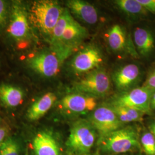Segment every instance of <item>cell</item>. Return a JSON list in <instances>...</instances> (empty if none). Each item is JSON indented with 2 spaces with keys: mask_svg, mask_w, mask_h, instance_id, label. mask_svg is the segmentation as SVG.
<instances>
[{
  "mask_svg": "<svg viewBox=\"0 0 155 155\" xmlns=\"http://www.w3.org/2000/svg\"><path fill=\"white\" fill-rule=\"evenodd\" d=\"M74 50L64 46L52 47L30 58L29 66L33 71L45 77H52L59 72L63 62Z\"/></svg>",
  "mask_w": 155,
  "mask_h": 155,
  "instance_id": "cell-1",
  "label": "cell"
},
{
  "mask_svg": "<svg viewBox=\"0 0 155 155\" xmlns=\"http://www.w3.org/2000/svg\"><path fill=\"white\" fill-rule=\"evenodd\" d=\"M97 105V98L77 92L67 94L59 103L62 110L68 114H81L94 111Z\"/></svg>",
  "mask_w": 155,
  "mask_h": 155,
  "instance_id": "cell-9",
  "label": "cell"
},
{
  "mask_svg": "<svg viewBox=\"0 0 155 155\" xmlns=\"http://www.w3.org/2000/svg\"><path fill=\"white\" fill-rule=\"evenodd\" d=\"M150 108L152 110H155V91L152 94L150 100Z\"/></svg>",
  "mask_w": 155,
  "mask_h": 155,
  "instance_id": "cell-28",
  "label": "cell"
},
{
  "mask_svg": "<svg viewBox=\"0 0 155 155\" xmlns=\"http://www.w3.org/2000/svg\"><path fill=\"white\" fill-rule=\"evenodd\" d=\"M24 94L22 90L10 84L0 86V101L8 107H15L21 104Z\"/></svg>",
  "mask_w": 155,
  "mask_h": 155,
  "instance_id": "cell-18",
  "label": "cell"
},
{
  "mask_svg": "<svg viewBox=\"0 0 155 155\" xmlns=\"http://www.w3.org/2000/svg\"><path fill=\"white\" fill-rule=\"evenodd\" d=\"M110 106L118 119L123 124L141 122L143 120V116L145 114L140 111L124 106L111 105Z\"/></svg>",
  "mask_w": 155,
  "mask_h": 155,
  "instance_id": "cell-21",
  "label": "cell"
},
{
  "mask_svg": "<svg viewBox=\"0 0 155 155\" xmlns=\"http://www.w3.org/2000/svg\"><path fill=\"white\" fill-rule=\"evenodd\" d=\"M67 6L73 15L84 23L93 25L98 22V11L88 2L82 0H70L67 2Z\"/></svg>",
  "mask_w": 155,
  "mask_h": 155,
  "instance_id": "cell-14",
  "label": "cell"
},
{
  "mask_svg": "<svg viewBox=\"0 0 155 155\" xmlns=\"http://www.w3.org/2000/svg\"><path fill=\"white\" fill-rule=\"evenodd\" d=\"M7 16V8L6 2L0 0V28L5 23Z\"/></svg>",
  "mask_w": 155,
  "mask_h": 155,
  "instance_id": "cell-24",
  "label": "cell"
},
{
  "mask_svg": "<svg viewBox=\"0 0 155 155\" xmlns=\"http://www.w3.org/2000/svg\"><path fill=\"white\" fill-rule=\"evenodd\" d=\"M87 36V29L73 18L67 26L58 46H64L74 50Z\"/></svg>",
  "mask_w": 155,
  "mask_h": 155,
  "instance_id": "cell-15",
  "label": "cell"
},
{
  "mask_svg": "<svg viewBox=\"0 0 155 155\" xmlns=\"http://www.w3.org/2000/svg\"><path fill=\"white\" fill-rule=\"evenodd\" d=\"M64 9L54 1H37L31 8V16L39 31L51 38L56 24Z\"/></svg>",
  "mask_w": 155,
  "mask_h": 155,
  "instance_id": "cell-2",
  "label": "cell"
},
{
  "mask_svg": "<svg viewBox=\"0 0 155 155\" xmlns=\"http://www.w3.org/2000/svg\"><path fill=\"white\" fill-rule=\"evenodd\" d=\"M107 41L110 49L115 52L127 51L135 58H139L134 45L127 36L125 29L119 24L112 26L107 33Z\"/></svg>",
  "mask_w": 155,
  "mask_h": 155,
  "instance_id": "cell-10",
  "label": "cell"
},
{
  "mask_svg": "<svg viewBox=\"0 0 155 155\" xmlns=\"http://www.w3.org/2000/svg\"><path fill=\"white\" fill-rule=\"evenodd\" d=\"M150 132L152 133L155 137V121L151 122L149 125Z\"/></svg>",
  "mask_w": 155,
  "mask_h": 155,
  "instance_id": "cell-29",
  "label": "cell"
},
{
  "mask_svg": "<svg viewBox=\"0 0 155 155\" xmlns=\"http://www.w3.org/2000/svg\"><path fill=\"white\" fill-rule=\"evenodd\" d=\"M133 41L139 55L148 56L155 50V38L148 29L136 28L133 33Z\"/></svg>",
  "mask_w": 155,
  "mask_h": 155,
  "instance_id": "cell-16",
  "label": "cell"
},
{
  "mask_svg": "<svg viewBox=\"0 0 155 155\" xmlns=\"http://www.w3.org/2000/svg\"><path fill=\"white\" fill-rule=\"evenodd\" d=\"M140 141L147 155H155V137L152 133L150 132L144 133Z\"/></svg>",
  "mask_w": 155,
  "mask_h": 155,
  "instance_id": "cell-23",
  "label": "cell"
},
{
  "mask_svg": "<svg viewBox=\"0 0 155 155\" xmlns=\"http://www.w3.org/2000/svg\"><path fill=\"white\" fill-rule=\"evenodd\" d=\"M143 86L155 90V69L149 75Z\"/></svg>",
  "mask_w": 155,
  "mask_h": 155,
  "instance_id": "cell-26",
  "label": "cell"
},
{
  "mask_svg": "<svg viewBox=\"0 0 155 155\" xmlns=\"http://www.w3.org/2000/svg\"><path fill=\"white\" fill-rule=\"evenodd\" d=\"M32 147L35 155H61L59 144L49 131L36 133L33 137Z\"/></svg>",
  "mask_w": 155,
  "mask_h": 155,
  "instance_id": "cell-13",
  "label": "cell"
},
{
  "mask_svg": "<svg viewBox=\"0 0 155 155\" xmlns=\"http://www.w3.org/2000/svg\"><path fill=\"white\" fill-rule=\"evenodd\" d=\"M117 6L129 16L143 17L148 15V12L138 0H117L114 1Z\"/></svg>",
  "mask_w": 155,
  "mask_h": 155,
  "instance_id": "cell-19",
  "label": "cell"
},
{
  "mask_svg": "<svg viewBox=\"0 0 155 155\" xmlns=\"http://www.w3.org/2000/svg\"><path fill=\"white\" fill-rule=\"evenodd\" d=\"M102 149L111 153H124L140 147L139 133L133 126L122 127L100 140Z\"/></svg>",
  "mask_w": 155,
  "mask_h": 155,
  "instance_id": "cell-3",
  "label": "cell"
},
{
  "mask_svg": "<svg viewBox=\"0 0 155 155\" xmlns=\"http://www.w3.org/2000/svg\"><path fill=\"white\" fill-rule=\"evenodd\" d=\"M97 132L89 120H80L70 129L67 145L72 153L77 155H88L96 140Z\"/></svg>",
  "mask_w": 155,
  "mask_h": 155,
  "instance_id": "cell-4",
  "label": "cell"
},
{
  "mask_svg": "<svg viewBox=\"0 0 155 155\" xmlns=\"http://www.w3.org/2000/svg\"><path fill=\"white\" fill-rule=\"evenodd\" d=\"M155 90L141 86L122 92L114 98L111 105L129 107L144 114H150V100Z\"/></svg>",
  "mask_w": 155,
  "mask_h": 155,
  "instance_id": "cell-6",
  "label": "cell"
},
{
  "mask_svg": "<svg viewBox=\"0 0 155 155\" xmlns=\"http://www.w3.org/2000/svg\"><path fill=\"white\" fill-rule=\"evenodd\" d=\"M73 18L70 11L67 9H64L61 16L56 24L50 38L52 47H56L59 45L65 30Z\"/></svg>",
  "mask_w": 155,
  "mask_h": 155,
  "instance_id": "cell-20",
  "label": "cell"
},
{
  "mask_svg": "<svg viewBox=\"0 0 155 155\" xmlns=\"http://www.w3.org/2000/svg\"><path fill=\"white\" fill-rule=\"evenodd\" d=\"M9 132L8 127L6 126H0V147L4 142V141L7 139L6 137Z\"/></svg>",
  "mask_w": 155,
  "mask_h": 155,
  "instance_id": "cell-27",
  "label": "cell"
},
{
  "mask_svg": "<svg viewBox=\"0 0 155 155\" xmlns=\"http://www.w3.org/2000/svg\"><path fill=\"white\" fill-rule=\"evenodd\" d=\"M148 12L155 15V0H138Z\"/></svg>",
  "mask_w": 155,
  "mask_h": 155,
  "instance_id": "cell-25",
  "label": "cell"
},
{
  "mask_svg": "<svg viewBox=\"0 0 155 155\" xmlns=\"http://www.w3.org/2000/svg\"><path fill=\"white\" fill-rule=\"evenodd\" d=\"M110 80L107 73L100 68L86 74L74 85L77 92L96 98L106 95L110 91Z\"/></svg>",
  "mask_w": 155,
  "mask_h": 155,
  "instance_id": "cell-5",
  "label": "cell"
},
{
  "mask_svg": "<svg viewBox=\"0 0 155 155\" xmlns=\"http://www.w3.org/2000/svg\"><path fill=\"white\" fill-rule=\"evenodd\" d=\"M20 150L17 140L8 137L0 147V155H20Z\"/></svg>",
  "mask_w": 155,
  "mask_h": 155,
  "instance_id": "cell-22",
  "label": "cell"
},
{
  "mask_svg": "<svg viewBox=\"0 0 155 155\" xmlns=\"http://www.w3.org/2000/svg\"><path fill=\"white\" fill-rule=\"evenodd\" d=\"M56 96L53 93H47L35 101L31 106L27 112L29 120L34 121L38 120L48 111L54 104Z\"/></svg>",
  "mask_w": 155,
  "mask_h": 155,
  "instance_id": "cell-17",
  "label": "cell"
},
{
  "mask_svg": "<svg viewBox=\"0 0 155 155\" xmlns=\"http://www.w3.org/2000/svg\"><path fill=\"white\" fill-rule=\"evenodd\" d=\"M11 12L8 33L15 39L22 40L27 38L30 32L27 13L24 8L18 3L13 5Z\"/></svg>",
  "mask_w": 155,
  "mask_h": 155,
  "instance_id": "cell-11",
  "label": "cell"
},
{
  "mask_svg": "<svg viewBox=\"0 0 155 155\" xmlns=\"http://www.w3.org/2000/svg\"><path fill=\"white\" fill-rule=\"evenodd\" d=\"M89 121L99 134L100 140L122 127L124 124L110 106H102L95 109L89 117Z\"/></svg>",
  "mask_w": 155,
  "mask_h": 155,
  "instance_id": "cell-7",
  "label": "cell"
},
{
  "mask_svg": "<svg viewBox=\"0 0 155 155\" xmlns=\"http://www.w3.org/2000/svg\"><path fill=\"white\" fill-rule=\"evenodd\" d=\"M103 57L100 49L89 45L80 50L71 61V68L74 73L80 75L91 72L100 67Z\"/></svg>",
  "mask_w": 155,
  "mask_h": 155,
  "instance_id": "cell-8",
  "label": "cell"
},
{
  "mask_svg": "<svg viewBox=\"0 0 155 155\" xmlns=\"http://www.w3.org/2000/svg\"><path fill=\"white\" fill-rule=\"evenodd\" d=\"M140 77V67L135 64H129L117 70L113 75V80L117 89L122 93L130 90Z\"/></svg>",
  "mask_w": 155,
  "mask_h": 155,
  "instance_id": "cell-12",
  "label": "cell"
}]
</instances>
